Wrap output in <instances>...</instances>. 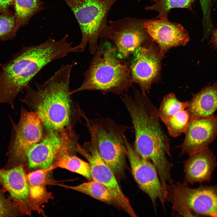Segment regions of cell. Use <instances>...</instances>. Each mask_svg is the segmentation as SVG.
Wrapping results in <instances>:
<instances>
[{
  "label": "cell",
  "instance_id": "1",
  "mask_svg": "<svg viewBox=\"0 0 217 217\" xmlns=\"http://www.w3.org/2000/svg\"><path fill=\"white\" fill-rule=\"evenodd\" d=\"M120 98L131 118L134 129V150L142 158L151 161L163 185L171 182L169 139L160 123L158 110L146 95L137 90L133 97L126 93Z\"/></svg>",
  "mask_w": 217,
  "mask_h": 217
},
{
  "label": "cell",
  "instance_id": "2",
  "mask_svg": "<svg viewBox=\"0 0 217 217\" xmlns=\"http://www.w3.org/2000/svg\"><path fill=\"white\" fill-rule=\"evenodd\" d=\"M68 35L55 40L50 38L37 45L24 46L0 71V104H8L14 108L18 94L27 87L33 78L51 62L68 54L78 52L76 46L68 40Z\"/></svg>",
  "mask_w": 217,
  "mask_h": 217
},
{
  "label": "cell",
  "instance_id": "3",
  "mask_svg": "<svg viewBox=\"0 0 217 217\" xmlns=\"http://www.w3.org/2000/svg\"><path fill=\"white\" fill-rule=\"evenodd\" d=\"M73 63L62 65L50 77L25 89L22 102L39 117L47 131L69 128L72 117L70 78Z\"/></svg>",
  "mask_w": 217,
  "mask_h": 217
},
{
  "label": "cell",
  "instance_id": "4",
  "mask_svg": "<svg viewBox=\"0 0 217 217\" xmlns=\"http://www.w3.org/2000/svg\"><path fill=\"white\" fill-rule=\"evenodd\" d=\"M102 38L93 55L88 69L84 74L81 85L71 91V94L83 91H98L103 94L127 93L133 83L128 62L123 58L113 55L110 49L103 53Z\"/></svg>",
  "mask_w": 217,
  "mask_h": 217
},
{
  "label": "cell",
  "instance_id": "5",
  "mask_svg": "<svg viewBox=\"0 0 217 217\" xmlns=\"http://www.w3.org/2000/svg\"><path fill=\"white\" fill-rule=\"evenodd\" d=\"M77 20L82 34L77 46L83 52L88 44L90 53L97 49L98 41L105 37L108 25L107 16L112 6L117 0H64Z\"/></svg>",
  "mask_w": 217,
  "mask_h": 217
},
{
  "label": "cell",
  "instance_id": "6",
  "mask_svg": "<svg viewBox=\"0 0 217 217\" xmlns=\"http://www.w3.org/2000/svg\"><path fill=\"white\" fill-rule=\"evenodd\" d=\"M167 192L173 209L183 216L217 217V186L192 189L178 182L168 185Z\"/></svg>",
  "mask_w": 217,
  "mask_h": 217
},
{
  "label": "cell",
  "instance_id": "7",
  "mask_svg": "<svg viewBox=\"0 0 217 217\" xmlns=\"http://www.w3.org/2000/svg\"><path fill=\"white\" fill-rule=\"evenodd\" d=\"M93 124L101 157L115 176H122L127 155L124 134L130 127L108 117L97 119Z\"/></svg>",
  "mask_w": 217,
  "mask_h": 217
},
{
  "label": "cell",
  "instance_id": "8",
  "mask_svg": "<svg viewBox=\"0 0 217 217\" xmlns=\"http://www.w3.org/2000/svg\"><path fill=\"white\" fill-rule=\"evenodd\" d=\"M91 137L89 141L84 143L83 147L80 145L77 152L88 161L92 179L104 185L108 189L118 206L132 217H137L129 200L121 190L115 176L103 161L99 152L93 127L88 129Z\"/></svg>",
  "mask_w": 217,
  "mask_h": 217
},
{
  "label": "cell",
  "instance_id": "9",
  "mask_svg": "<svg viewBox=\"0 0 217 217\" xmlns=\"http://www.w3.org/2000/svg\"><path fill=\"white\" fill-rule=\"evenodd\" d=\"M11 125L8 154L14 159H27L30 150L43 138V125L39 117L33 111L23 107L18 122L15 123L9 116Z\"/></svg>",
  "mask_w": 217,
  "mask_h": 217
},
{
  "label": "cell",
  "instance_id": "10",
  "mask_svg": "<svg viewBox=\"0 0 217 217\" xmlns=\"http://www.w3.org/2000/svg\"><path fill=\"white\" fill-rule=\"evenodd\" d=\"M146 20L128 17L110 21L104 39L114 43L122 58L128 57L149 36L144 27Z\"/></svg>",
  "mask_w": 217,
  "mask_h": 217
},
{
  "label": "cell",
  "instance_id": "11",
  "mask_svg": "<svg viewBox=\"0 0 217 217\" xmlns=\"http://www.w3.org/2000/svg\"><path fill=\"white\" fill-rule=\"evenodd\" d=\"M127 155L133 177L140 188L150 198L155 207L158 199L163 208L167 200V193L158 178L153 164L139 155L124 137Z\"/></svg>",
  "mask_w": 217,
  "mask_h": 217
},
{
  "label": "cell",
  "instance_id": "12",
  "mask_svg": "<svg viewBox=\"0 0 217 217\" xmlns=\"http://www.w3.org/2000/svg\"><path fill=\"white\" fill-rule=\"evenodd\" d=\"M144 27L149 36L158 44L161 55L172 47L185 45L190 40L187 32L181 25L168 19H147Z\"/></svg>",
  "mask_w": 217,
  "mask_h": 217
},
{
  "label": "cell",
  "instance_id": "13",
  "mask_svg": "<svg viewBox=\"0 0 217 217\" xmlns=\"http://www.w3.org/2000/svg\"><path fill=\"white\" fill-rule=\"evenodd\" d=\"M179 147L182 154L189 155L207 148L217 135V115L191 121Z\"/></svg>",
  "mask_w": 217,
  "mask_h": 217
},
{
  "label": "cell",
  "instance_id": "14",
  "mask_svg": "<svg viewBox=\"0 0 217 217\" xmlns=\"http://www.w3.org/2000/svg\"><path fill=\"white\" fill-rule=\"evenodd\" d=\"M135 51L129 68L131 75L133 83L139 84L142 93L146 95V92L159 74L160 59L152 48L140 47Z\"/></svg>",
  "mask_w": 217,
  "mask_h": 217
},
{
  "label": "cell",
  "instance_id": "15",
  "mask_svg": "<svg viewBox=\"0 0 217 217\" xmlns=\"http://www.w3.org/2000/svg\"><path fill=\"white\" fill-rule=\"evenodd\" d=\"M47 131L41 140L29 151L27 156L31 168L51 169L62 146L63 131Z\"/></svg>",
  "mask_w": 217,
  "mask_h": 217
},
{
  "label": "cell",
  "instance_id": "16",
  "mask_svg": "<svg viewBox=\"0 0 217 217\" xmlns=\"http://www.w3.org/2000/svg\"><path fill=\"white\" fill-rule=\"evenodd\" d=\"M187 104V101H180L172 93L165 96L161 103L158 110L160 119L172 137H178L186 130L190 120Z\"/></svg>",
  "mask_w": 217,
  "mask_h": 217
},
{
  "label": "cell",
  "instance_id": "17",
  "mask_svg": "<svg viewBox=\"0 0 217 217\" xmlns=\"http://www.w3.org/2000/svg\"><path fill=\"white\" fill-rule=\"evenodd\" d=\"M216 165L215 157L208 148L190 155L184 163V182L191 184L209 181Z\"/></svg>",
  "mask_w": 217,
  "mask_h": 217
},
{
  "label": "cell",
  "instance_id": "18",
  "mask_svg": "<svg viewBox=\"0 0 217 217\" xmlns=\"http://www.w3.org/2000/svg\"><path fill=\"white\" fill-rule=\"evenodd\" d=\"M26 175L21 165L9 169H0V184L20 207L26 206L30 201Z\"/></svg>",
  "mask_w": 217,
  "mask_h": 217
},
{
  "label": "cell",
  "instance_id": "19",
  "mask_svg": "<svg viewBox=\"0 0 217 217\" xmlns=\"http://www.w3.org/2000/svg\"><path fill=\"white\" fill-rule=\"evenodd\" d=\"M189 121L209 118L214 115L217 110V82L205 86L187 101L186 108Z\"/></svg>",
  "mask_w": 217,
  "mask_h": 217
},
{
  "label": "cell",
  "instance_id": "20",
  "mask_svg": "<svg viewBox=\"0 0 217 217\" xmlns=\"http://www.w3.org/2000/svg\"><path fill=\"white\" fill-rule=\"evenodd\" d=\"M50 169H39L26 175L29 193L30 200L35 203H41L46 199L47 172Z\"/></svg>",
  "mask_w": 217,
  "mask_h": 217
},
{
  "label": "cell",
  "instance_id": "21",
  "mask_svg": "<svg viewBox=\"0 0 217 217\" xmlns=\"http://www.w3.org/2000/svg\"><path fill=\"white\" fill-rule=\"evenodd\" d=\"M15 18L19 30L26 24L34 14L43 9V3L39 0H14Z\"/></svg>",
  "mask_w": 217,
  "mask_h": 217
},
{
  "label": "cell",
  "instance_id": "22",
  "mask_svg": "<svg viewBox=\"0 0 217 217\" xmlns=\"http://www.w3.org/2000/svg\"><path fill=\"white\" fill-rule=\"evenodd\" d=\"M64 186L88 195L101 201L118 206L114 197L106 187L95 180L75 186Z\"/></svg>",
  "mask_w": 217,
  "mask_h": 217
},
{
  "label": "cell",
  "instance_id": "23",
  "mask_svg": "<svg viewBox=\"0 0 217 217\" xmlns=\"http://www.w3.org/2000/svg\"><path fill=\"white\" fill-rule=\"evenodd\" d=\"M195 0H155L152 5L145 8L147 10L158 12L157 18L167 19L170 11L174 8H185L191 11Z\"/></svg>",
  "mask_w": 217,
  "mask_h": 217
},
{
  "label": "cell",
  "instance_id": "24",
  "mask_svg": "<svg viewBox=\"0 0 217 217\" xmlns=\"http://www.w3.org/2000/svg\"><path fill=\"white\" fill-rule=\"evenodd\" d=\"M18 30L14 14L8 9L0 11V40L12 39Z\"/></svg>",
  "mask_w": 217,
  "mask_h": 217
},
{
  "label": "cell",
  "instance_id": "25",
  "mask_svg": "<svg viewBox=\"0 0 217 217\" xmlns=\"http://www.w3.org/2000/svg\"><path fill=\"white\" fill-rule=\"evenodd\" d=\"M15 211L14 205L0 192V217L13 216Z\"/></svg>",
  "mask_w": 217,
  "mask_h": 217
},
{
  "label": "cell",
  "instance_id": "26",
  "mask_svg": "<svg viewBox=\"0 0 217 217\" xmlns=\"http://www.w3.org/2000/svg\"><path fill=\"white\" fill-rule=\"evenodd\" d=\"M203 17L208 18L211 16L213 7L217 4V0H199Z\"/></svg>",
  "mask_w": 217,
  "mask_h": 217
},
{
  "label": "cell",
  "instance_id": "27",
  "mask_svg": "<svg viewBox=\"0 0 217 217\" xmlns=\"http://www.w3.org/2000/svg\"><path fill=\"white\" fill-rule=\"evenodd\" d=\"M14 0H0V11L8 10L9 7L13 4Z\"/></svg>",
  "mask_w": 217,
  "mask_h": 217
},
{
  "label": "cell",
  "instance_id": "28",
  "mask_svg": "<svg viewBox=\"0 0 217 217\" xmlns=\"http://www.w3.org/2000/svg\"><path fill=\"white\" fill-rule=\"evenodd\" d=\"M211 35L210 43L214 49H217V28H214Z\"/></svg>",
  "mask_w": 217,
  "mask_h": 217
},
{
  "label": "cell",
  "instance_id": "29",
  "mask_svg": "<svg viewBox=\"0 0 217 217\" xmlns=\"http://www.w3.org/2000/svg\"><path fill=\"white\" fill-rule=\"evenodd\" d=\"M142 0H138V2H140ZM151 2H154L155 0H150Z\"/></svg>",
  "mask_w": 217,
  "mask_h": 217
}]
</instances>
